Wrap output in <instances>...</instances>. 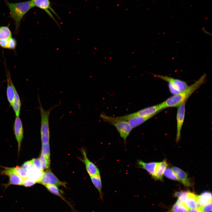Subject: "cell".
I'll use <instances>...</instances> for the list:
<instances>
[{
  "label": "cell",
  "instance_id": "6da1fadb",
  "mask_svg": "<svg viewBox=\"0 0 212 212\" xmlns=\"http://www.w3.org/2000/svg\"><path fill=\"white\" fill-rule=\"evenodd\" d=\"M206 77L203 74L198 80L188 86L185 90L174 95L161 103L164 109L169 107H178L186 101L190 96L205 82Z\"/></svg>",
  "mask_w": 212,
  "mask_h": 212
},
{
  "label": "cell",
  "instance_id": "7a4b0ae2",
  "mask_svg": "<svg viewBox=\"0 0 212 212\" xmlns=\"http://www.w3.org/2000/svg\"><path fill=\"white\" fill-rule=\"evenodd\" d=\"M6 3L9 10L10 16L15 22V32L17 33L23 17L35 6L32 0L19 3H12L7 1Z\"/></svg>",
  "mask_w": 212,
  "mask_h": 212
},
{
  "label": "cell",
  "instance_id": "3957f363",
  "mask_svg": "<svg viewBox=\"0 0 212 212\" xmlns=\"http://www.w3.org/2000/svg\"><path fill=\"white\" fill-rule=\"evenodd\" d=\"M100 116L104 121L115 127L125 143L127 139L132 130L129 123L126 121L118 119L116 117L108 116L104 113H102Z\"/></svg>",
  "mask_w": 212,
  "mask_h": 212
},
{
  "label": "cell",
  "instance_id": "277c9868",
  "mask_svg": "<svg viewBox=\"0 0 212 212\" xmlns=\"http://www.w3.org/2000/svg\"><path fill=\"white\" fill-rule=\"evenodd\" d=\"M37 183L44 186L52 185L64 187L66 185V182L60 181L50 170L48 169L43 172Z\"/></svg>",
  "mask_w": 212,
  "mask_h": 212
},
{
  "label": "cell",
  "instance_id": "5b68a950",
  "mask_svg": "<svg viewBox=\"0 0 212 212\" xmlns=\"http://www.w3.org/2000/svg\"><path fill=\"white\" fill-rule=\"evenodd\" d=\"M3 168L4 169L1 172V174L6 175L9 177V182L4 186L5 188L11 185H22L23 180L16 172L14 167Z\"/></svg>",
  "mask_w": 212,
  "mask_h": 212
},
{
  "label": "cell",
  "instance_id": "8992f818",
  "mask_svg": "<svg viewBox=\"0 0 212 212\" xmlns=\"http://www.w3.org/2000/svg\"><path fill=\"white\" fill-rule=\"evenodd\" d=\"M116 117L119 119L127 122L132 129L137 127L150 118L137 115L134 113Z\"/></svg>",
  "mask_w": 212,
  "mask_h": 212
},
{
  "label": "cell",
  "instance_id": "52a82bcc",
  "mask_svg": "<svg viewBox=\"0 0 212 212\" xmlns=\"http://www.w3.org/2000/svg\"><path fill=\"white\" fill-rule=\"evenodd\" d=\"M153 75L168 82L179 92L185 90L188 87L186 82L183 80L166 76L155 74Z\"/></svg>",
  "mask_w": 212,
  "mask_h": 212
},
{
  "label": "cell",
  "instance_id": "ba28073f",
  "mask_svg": "<svg viewBox=\"0 0 212 212\" xmlns=\"http://www.w3.org/2000/svg\"><path fill=\"white\" fill-rule=\"evenodd\" d=\"M13 130L18 143V152L19 153L21 144L24 137L23 125L19 116L16 117L14 123Z\"/></svg>",
  "mask_w": 212,
  "mask_h": 212
},
{
  "label": "cell",
  "instance_id": "9c48e42d",
  "mask_svg": "<svg viewBox=\"0 0 212 212\" xmlns=\"http://www.w3.org/2000/svg\"><path fill=\"white\" fill-rule=\"evenodd\" d=\"M185 102L178 107L177 115V133L176 141L178 142L180 139V132L184 121L186 110Z\"/></svg>",
  "mask_w": 212,
  "mask_h": 212
},
{
  "label": "cell",
  "instance_id": "30bf717a",
  "mask_svg": "<svg viewBox=\"0 0 212 212\" xmlns=\"http://www.w3.org/2000/svg\"><path fill=\"white\" fill-rule=\"evenodd\" d=\"M164 109L161 103L141 109L134 113L138 116L151 118L161 110Z\"/></svg>",
  "mask_w": 212,
  "mask_h": 212
},
{
  "label": "cell",
  "instance_id": "8fae6325",
  "mask_svg": "<svg viewBox=\"0 0 212 212\" xmlns=\"http://www.w3.org/2000/svg\"><path fill=\"white\" fill-rule=\"evenodd\" d=\"M7 89L6 94L7 100L10 106L14 100L16 90L11 80L10 72L6 71Z\"/></svg>",
  "mask_w": 212,
  "mask_h": 212
},
{
  "label": "cell",
  "instance_id": "7c38bea8",
  "mask_svg": "<svg viewBox=\"0 0 212 212\" xmlns=\"http://www.w3.org/2000/svg\"><path fill=\"white\" fill-rule=\"evenodd\" d=\"M82 152L83 156L82 160L84 163L86 170L90 176L100 173L98 168L87 157L85 150L82 149Z\"/></svg>",
  "mask_w": 212,
  "mask_h": 212
},
{
  "label": "cell",
  "instance_id": "4fadbf2b",
  "mask_svg": "<svg viewBox=\"0 0 212 212\" xmlns=\"http://www.w3.org/2000/svg\"><path fill=\"white\" fill-rule=\"evenodd\" d=\"M212 202V194L209 191H205L200 195L197 196L196 208H201L202 207Z\"/></svg>",
  "mask_w": 212,
  "mask_h": 212
},
{
  "label": "cell",
  "instance_id": "5bb4252c",
  "mask_svg": "<svg viewBox=\"0 0 212 212\" xmlns=\"http://www.w3.org/2000/svg\"><path fill=\"white\" fill-rule=\"evenodd\" d=\"M172 170L177 176L181 182L186 187H191L192 183L189 180L187 173L181 169L176 167L172 168Z\"/></svg>",
  "mask_w": 212,
  "mask_h": 212
},
{
  "label": "cell",
  "instance_id": "9a60e30c",
  "mask_svg": "<svg viewBox=\"0 0 212 212\" xmlns=\"http://www.w3.org/2000/svg\"><path fill=\"white\" fill-rule=\"evenodd\" d=\"M168 165L165 160L161 162H157L155 170L154 175L153 178L155 180H162L163 175Z\"/></svg>",
  "mask_w": 212,
  "mask_h": 212
},
{
  "label": "cell",
  "instance_id": "2e32d148",
  "mask_svg": "<svg viewBox=\"0 0 212 212\" xmlns=\"http://www.w3.org/2000/svg\"><path fill=\"white\" fill-rule=\"evenodd\" d=\"M32 1L35 6H37L44 10L58 24V23L49 10V9H52L50 6V2L49 0H32Z\"/></svg>",
  "mask_w": 212,
  "mask_h": 212
},
{
  "label": "cell",
  "instance_id": "e0dca14e",
  "mask_svg": "<svg viewBox=\"0 0 212 212\" xmlns=\"http://www.w3.org/2000/svg\"><path fill=\"white\" fill-rule=\"evenodd\" d=\"M157 162L145 163L140 160L138 161L137 164L140 168L146 170L152 177H153L155 168Z\"/></svg>",
  "mask_w": 212,
  "mask_h": 212
},
{
  "label": "cell",
  "instance_id": "ac0fdd59",
  "mask_svg": "<svg viewBox=\"0 0 212 212\" xmlns=\"http://www.w3.org/2000/svg\"><path fill=\"white\" fill-rule=\"evenodd\" d=\"M91 181L98 191L100 198L103 202V193L102 191V184L100 173L90 176Z\"/></svg>",
  "mask_w": 212,
  "mask_h": 212
},
{
  "label": "cell",
  "instance_id": "d6986e66",
  "mask_svg": "<svg viewBox=\"0 0 212 212\" xmlns=\"http://www.w3.org/2000/svg\"><path fill=\"white\" fill-rule=\"evenodd\" d=\"M197 195L190 191H188L185 204L189 209L196 208Z\"/></svg>",
  "mask_w": 212,
  "mask_h": 212
},
{
  "label": "cell",
  "instance_id": "ffe728a7",
  "mask_svg": "<svg viewBox=\"0 0 212 212\" xmlns=\"http://www.w3.org/2000/svg\"><path fill=\"white\" fill-rule=\"evenodd\" d=\"M21 102L19 96L16 91L14 100L11 106L16 117H19L21 106Z\"/></svg>",
  "mask_w": 212,
  "mask_h": 212
},
{
  "label": "cell",
  "instance_id": "44dd1931",
  "mask_svg": "<svg viewBox=\"0 0 212 212\" xmlns=\"http://www.w3.org/2000/svg\"><path fill=\"white\" fill-rule=\"evenodd\" d=\"M12 37V33L8 26L0 27V41L8 40Z\"/></svg>",
  "mask_w": 212,
  "mask_h": 212
},
{
  "label": "cell",
  "instance_id": "7402d4cb",
  "mask_svg": "<svg viewBox=\"0 0 212 212\" xmlns=\"http://www.w3.org/2000/svg\"><path fill=\"white\" fill-rule=\"evenodd\" d=\"M188 210L185 204L176 202L168 212H187Z\"/></svg>",
  "mask_w": 212,
  "mask_h": 212
},
{
  "label": "cell",
  "instance_id": "603a6c76",
  "mask_svg": "<svg viewBox=\"0 0 212 212\" xmlns=\"http://www.w3.org/2000/svg\"><path fill=\"white\" fill-rule=\"evenodd\" d=\"M44 186L50 193L60 197L64 200L63 197L61 194V191L59 189L57 186L52 185H47Z\"/></svg>",
  "mask_w": 212,
  "mask_h": 212
},
{
  "label": "cell",
  "instance_id": "cb8c5ba5",
  "mask_svg": "<svg viewBox=\"0 0 212 212\" xmlns=\"http://www.w3.org/2000/svg\"><path fill=\"white\" fill-rule=\"evenodd\" d=\"M163 174L165 177L170 179L180 182L178 178L175 175L172 169L170 168H166Z\"/></svg>",
  "mask_w": 212,
  "mask_h": 212
},
{
  "label": "cell",
  "instance_id": "d4e9b609",
  "mask_svg": "<svg viewBox=\"0 0 212 212\" xmlns=\"http://www.w3.org/2000/svg\"><path fill=\"white\" fill-rule=\"evenodd\" d=\"M39 158L43 170L48 169L50 167V158L46 157L41 154Z\"/></svg>",
  "mask_w": 212,
  "mask_h": 212
},
{
  "label": "cell",
  "instance_id": "484cf974",
  "mask_svg": "<svg viewBox=\"0 0 212 212\" xmlns=\"http://www.w3.org/2000/svg\"><path fill=\"white\" fill-rule=\"evenodd\" d=\"M16 172L23 179L28 177V171L23 168L21 167L16 166L14 167Z\"/></svg>",
  "mask_w": 212,
  "mask_h": 212
},
{
  "label": "cell",
  "instance_id": "4316f807",
  "mask_svg": "<svg viewBox=\"0 0 212 212\" xmlns=\"http://www.w3.org/2000/svg\"><path fill=\"white\" fill-rule=\"evenodd\" d=\"M41 154L44 156L50 158V151L49 143L42 145Z\"/></svg>",
  "mask_w": 212,
  "mask_h": 212
},
{
  "label": "cell",
  "instance_id": "83f0119b",
  "mask_svg": "<svg viewBox=\"0 0 212 212\" xmlns=\"http://www.w3.org/2000/svg\"><path fill=\"white\" fill-rule=\"evenodd\" d=\"M36 181L32 179L27 178L23 179L22 185L26 187H31L37 183Z\"/></svg>",
  "mask_w": 212,
  "mask_h": 212
},
{
  "label": "cell",
  "instance_id": "f1b7e54d",
  "mask_svg": "<svg viewBox=\"0 0 212 212\" xmlns=\"http://www.w3.org/2000/svg\"><path fill=\"white\" fill-rule=\"evenodd\" d=\"M34 166L42 171H43L39 158H33L31 160Z\"/></svg>",
  "mask_w": 212,
  "mask_h": 212
},
{
  "label": "cell",
  "instance_id": "f546056e",
  "mask_svg": "<svg viewBox=\"0 0 212 212\" xmlns=\"http://www.w3.org/2000/svg\"><path fill=\"white\" fill-rule=\"evenodd\" d=\"M21 167L24 169L29 171L33 168L34 166L31 160L24 162Z\"/></svg>",
  "mask_w": 212,
  "mask_h": 212
},
{
  "label": "cell",
  "instance_id": "4dcf8cb0",
  "mask_svg": "<svg viewBox=\"0 0 212 212\" xmlns=\"http://www.w3.org/2000/svg\"><path fill=\"white\" fill-rule=\"evenodd\" d=\"M202 212H210L212 211V202L205 205L200 208Z\"/></svg>",
  "mask_w": 212,
  "mask_h": 212
},
{
  "label": "cell",
  "instance_id": "1f68e13d",
  "mask_svg": "<svg viewBox=\"0 0 212 212\" xmlns=\"http://www.w3.org/2000/svg\"><path fill=\"white\" fill-rule=\"evenodd\" d=\"M168 86L170 92L173 95L180 92L177 90L169 84H168Z\"/></svg>",
  "mask_w": 212,
  "mask_h": 212
},
{
  "label": "cell",
  "instance_id": "d6a6232c",
  "mask_svg": "<svg viewBox=\"0 0 212 212\" xmlns=\"http://www.w3.org/2000/svg\"><path fill=\"white\" fill-rule=\"evenodd\" d=\"M187 212H202V211L200 208H196L189 209Z\"/></svg>",
  "mask_w": 212,
  "mask_h": 212
},
{
  "label": "cell",
  "instance_id": "836d02e7",
  "mask_svg": "<svg viewBox=\"0 0 212 212\" xmlns=\"http://www.w3.org/2000/svg\"><path fill=\"white\" fill-rule=\"evenodd\" d=\"M183 192V191L176 192L174 194V196L178 198L182 194Z\"/></svg>",
  "mask_w": 212,
  "mask_h": 212
}]
</instances>
